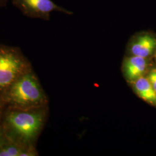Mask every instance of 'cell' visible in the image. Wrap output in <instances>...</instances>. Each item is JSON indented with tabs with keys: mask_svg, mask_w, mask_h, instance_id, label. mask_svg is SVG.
Masks as SVG:
<instances>
[{
	"mask_svg": "<svg viewBox=\"0 0 156 156\" xmlns=\"http://www.w3.org/2000/svg\"><path fill=\"white\" fill-rule=\"evenodd\" d=\"M38 156L36 147H23L5 136L0 146V156Z\"/></svg>",
	"mask_w": 156,
	"mask_h": 156,
	"instance_id": "obj_8",
	"label": "cell"
},
{
	"mask_svg": "<svg viewBox=\"0 0 156 156\" xmlns=\"http://www.w3.org/2000/svg\"><path fill=\"white\" fill-rule=\"evenodd\" d=\"M48 112V106L30 109L6 108L1 123L6 137L23 147H36Z\"/></svg>",
	"mask_w": 156,
	"mask_h": 156,
	"instance_id": "obj_1",
	"label": "cell"
},
{
	"mask_svg": "<svg viewBox=\"0 0 156 156\" xmlns=\"http://www.w3.org/2000/svg\"><path fill=\"white\" fill-rule=\"evenodd\" d=\"M33 69L17 47L0 44V95L18 78Z\"/></svg>",
	"mask_w": 156,
	"mask_h": 156,
	"instance_id": "obj_3",
	"label": "cell"
},
{
	"mask_svg": "<svg viewBox=\"0 0 156 156\" xmlns=\"http://www.w3.org/2000/svg\"><path fill=\"white\" fill-rule=\"evenodd\" d=\"M13 5L26 16L48 20L52 12H60L67 15L73 12L59 6L51 0H12Z\"/></svg>",
	"mask_w": 156,
	"mask_h": 156,
	"instance_id": "obj_4",
	"label": "cell"
},
{
	"mask_svg": "<svg viewBox=\"0 0 156 156\" xmlns=\"http://www.w3.org/2000/svg\"><path fill=\"white\" fill-rule=\"evenodd\" d=\"M128 50L130 55L151 58L156 51V34L149 31L136 34L131 39Z\"/></svg>",
	"mask_w": 156,
	"mask_h": 156,
	"instance_id": "obj_5",
	"label": "cell"
},
{
	"mask_svg": "<svg viewBox=\"0 0 156 156\" xmlns=\"http://www.w3.org/2000/svg\"><path fill=\"white\" fill-rule=\"evenodd\" d=\"M151 58L130 55L124 58L122 66L123 75L131 83L140 77L146 76L152 66Z\"/></svg>",
	"mask_w": 156,
	"mask_h": 156,
	"instance_id": "obj_6",
	"label": "cell"
},
{
	"mask_svg": "<svg viewBox=\"0 0 156 156\" xmlns=\"http://www.w3.org/2000/svg\"><path fill=\"white\" fill-rule=\"evenodd\" d=\"M153 57H154V59H155V61H156V52L154 53V56H153Z\"/></svg>",
	"mask_w": 156,
	"mask_h": 156,
	"instance_id": "obj_13",
	"label": "cell"
},
{
	"mask_svg": "<svg viewBox=\"0 0 156 156\" xmlns=\"http://www.w3.org/2000/svg\"><path fill=\"white\" fill-rule=\"evenodd\" d=\"M1 95L9 108L30 109L48 104L47 95L33 69L18 78Z\"/></svg>",
	"mask_w": 156,
	"mask_h": 156,
	"instance_id": "obj_2",
	"label": "cell"
},
{
	"mask_svg": "<svg viewBox=\"0 0 156 156\" xmlns=\"http://www.w3.org/2000/svg\"><path fill=\"white\" fill-rule=\"evenodd\" d=\"M5 135L4 133L3 129L2 128V126H0V146L2 143L3 140L5 139Z\"/></svg>",
	"mask_w": 156,
	"mask_h": 156,
	"instance_id": "obj_11",
	"label": "cell"
},
{
	"mask_svg": "<svg viewBox=\"0 0 156 156\" xmlns=\"http://www.w3.org/2000/svg\"><path fill=\"white\" fill-rule=\"evenodd\" d=\"M131 84L134 92L140 98L153 106H156V92L146 76L136 79Z\"/></svg>",
	"mask_w": 156,
	"mask_h": 156,
	"instance_id": "obj_7",
	"label": "cell"
},
{
	"mask_svg": "<svg viewBox=\"0 0 156 156\" xmlns=\"http://www.w3.org/2000/svg\"><path fill=\"white\" fill-rule=\"evenodd\" d=\"M6 108V106L2 98L1 95H0V126H1V123H2L4 113L5 111Z\"/></svg>",
	"mask_w": 156,
	"mask_h": 156,
	"instance_id": "obj_10",
	"label": "cell"
},
{
	"mask_svg": "<svg viewBox=\"0 0 156 156\" xmlns=\"http://www.w3.org/2000/svg\"><path fill=\"white\" fill-rule=\"evenodd\" d=\"M146 76L156 92V67H151Z\"/></svg>",
	"mask_w": 156,
	"mask_h": 156,
	"instance_id": "obj_9",
	"label": "cell"
},
{
	"mask_svg": "<svg viewBox=\"0 0 156 156\" xmlns=\"http://www.w3.org/2000/svg\"><path fill=\"white\" fill-rule=\"evenodd\" d=\"M9 0H0V7H4L7 5Z\"/></svg>",
	"mask_w": 156,
	"mask_h": 156,
	"instance_id": "obj_12",
	"label": "cell"
}]
</instances>
